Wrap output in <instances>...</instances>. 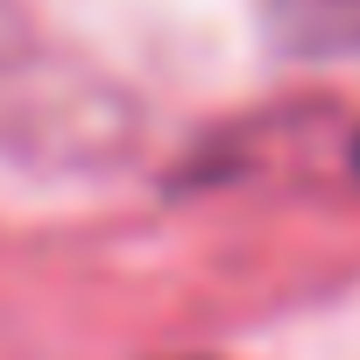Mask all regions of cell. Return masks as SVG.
Returning a JSON list of instances; mask_svg holds the SVG:
<instances>
[{"label": "cell", "mask_w": 360, "mask_h": 360, "mask_svg": "<svg viewBox=\"0 0 360 360\" xmlns=\"http://www.w3.org/2000/svg\"><path fill=\"white\" fill-rule=\"evenodd\" d=\"M276 36L304 57H360V0H262Z\"/></svg>", "instance_id": "1"}]
</instances>
